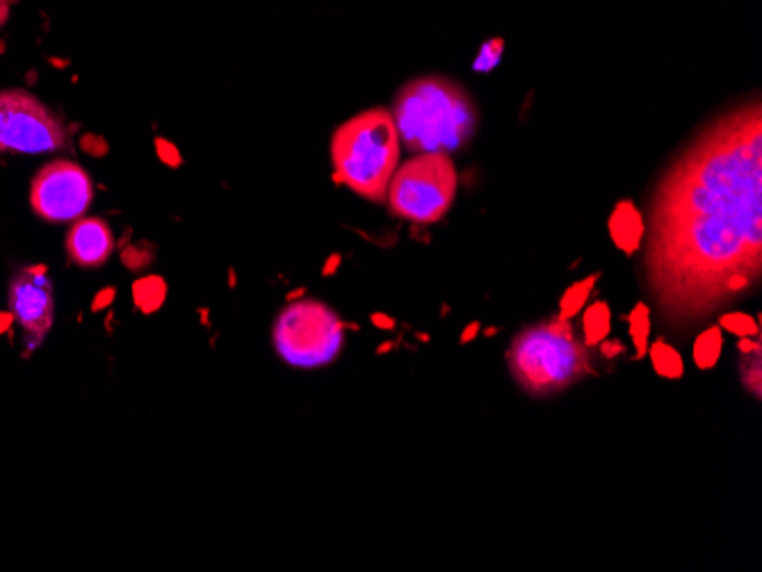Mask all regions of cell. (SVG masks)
Returning a JSON list of instances; mask_svg holds the SVG:
<instances>
[{
	"mask_svg": "<svg viewBox=\"0 0 762 572\" xmlns=\"http://www.w3.org/2000/svg\"><path fill=\"white\" fill-rule=\"evenodd\" d=\"M596 281H599V277H589L586 281H580V283L571 285V288L564 292L562 301H560V315H558V318L571 320L573 315H578V313L582 311V308H584V303L589 301L591 292H594Z\"/></svg>",
	"mask_w": 762,
	"mask_h": 572,
	"instance_id": "2e32d148",
	"label": "cell"
},
{
	"mask_svg": "<svg viewBox=\"0 0 762 572\" xmlns=\"http://www.w3.org/2000/svg\"><path fill=\"white\" fill-rule=\"evenodd\" d=\"M722 349H724V335H722V329L719 327H710L705 329L696 342H694V351H692V357H694V363L696 368L701 370H710L716 365L719 357H722Z\"/></svg>",
	"mask_w": 762,
	"mask_h": 572,
	"instance_id": "4fadbf2b",
	"label": "cell"
},
{
	"mask_svg": "<svg viewBox=\"0 0 762 572\" xmlns=\"http://www.w3.org/2000/svg\"><path fill=\"white\" fill-rule=\"evenodd\" d=\"M514 381L534 398H550L584 379L589 357L569 320L553 318L528 327L507 351Z\"/></svg>",
	"mask_w": 762,
	"mask_h": 572,
	"instance_id": "277c9868",
	"label": "cell"
},
{
	"mask_svg": "<svg viewBox=\"0 0 762 572\" xmlns=\"http://www.w3.org/2000/svg\"><path fill=\"white\" fill-rule=\"evenodd\" d=\"M393 119L400 142L413 153H450L478 128V108L457 82L428 76L407 82L395 97Z\"/></svg>",
	"mask_w": 762,
	"mask_h": 572,
	"instance_id": "7a4b0ae2",
	"label": "cell"
},
{
	"mask_svg": "<svg viewBox=\"0 0 762 572\" xmlns=\"http://www.w3.org/2000/svg\"><path fill=\"white\" fill-rule=\"evenodd\" d=\"M457 169L448 153H418L395 169L387 190L391 212L411 224H434L457 197Z\"/></svg>",
	"mask_w": 762,
	"mask_h": 572,
	"instance_id": "5b68a950",
	"label": "cell"
},
{
	"mask_svg": "<svg viewBox=\"0 0 762 572\" xmlns=\"http://www.w3.org/2000/svg\"><path fill=\"white\" fill-rule=\"evenodd\" d=\"M630 324V338L634 344V351H638V359L646 357L649 351V338H651V311L646 303H638L632 308V313L628 318Z\"/></svg>",
	"mask_w": 762,
	"mask_h": 572,
	"instance_id": "9a60e30c",
	"label": "cell"
},
{
	"mask_svg": "<svg viewBox=\"0 0 762 572\" xmlns=\"http://www.w3.org/2000/svg\"><path fill=\"white\" fill-rule=\"evenodd\" d=\"M646 354H651V361H653V370L664 377V379H681L683 377V359L679 351H675L673 347H669L664 340H658L653 344H649V351Z\"/></svg>",
	"mask_w": 762,
	"mask_h": 572,
	"instance_id": "5bb4252c",
	"label": "cell"
},
{
	"mask_svg": "<svg viewBox=\"0 0 762 572\" xmlns=\"http://www.w3.org/2000/svg\"><path fill=\"white\" fill-rule=\"evenodd\" d=\"M719 329H726L740 338H751L758 335V324L753 318L744 315V313H726L719 320Z\"/></svg>",
	"mask_w": 762,
	"mask_h": 572,
	"instance_id": "e0dca14e",
	"label": "cell"
},
{
	"mask_svg": "<svg viewBox=\"0 0 762 572\" xmlns=\"http://www.w3.org/2000/svg\"><path fill=\"white\" fill-rule=\"evenodd\" d=\"M400 151L402 142L393 114L384 108L363 110L338 126L331 138L335 181L372 203H384L400 167Z\"/></svg>",
	"mask_w": 762,
	"mask_h": 572,
	"instance_id": "3957f363",
	"label": "cell"
},
{
	"mask_svg": "<svg viewBox=\"0 0 762 572\" xmlns=\"http://www.w3.org/2000/svg\"><path fill=\"white\" fill-rule=\"evenodd\" d=\"M10 313L30 347H39L56 322V292L47 268H23L10 281Z\"/></svg>",
	"mask_w": 762,
	"mask_h": 572,
	"instance_id": "9c48e42d",
	"label": "cell"
},
{
	"mask_svg": "<svg viewBox=\"0 0 762 572\" xmlns=\"http://www.w3.org/2000/svg\"><path fill=\"white\" fill-rule=\"evenodd\" d=\"M582 329H584V342L589 347H596L601 344L612 329V313H610V305L605 301H596L591 303L584 318H582Z\"/></svg>",
	"mask_w": 762,
	"mask_h": 572,
	"instance_id": "7c38bea8",
	"label": "cell"
},
{
	"mask_svg": "<svg viewBox=\"0 0 762 572\" xmlns=\"http://www.w3.org/2000/svg\"><path fill=\"white\" fill-rule=\"evenodd\" d=\"M69 147L62 119L26 90L0 92V153H56Z\"/></svg>",
	"mask_w": 762,
	"mask_h": 572,
	"instance_id": "52a82bcc",
	"label": "cell"
},
{
	"mask_svg": "<svg viewBox=\"0 0 762 572\" xmlns=\"http://www.w3.org/2000/svg\"><path fill=\"white\" fill-rule=\"evenodd\" d=\"M277 354L292 368L313 370L341 354L345 327L329 305L302 299L283 308L272 331Z\"/></svg>",
	"mask_w": 762,
	"mask_h": 572,
	"instance_id": "8992f818",
	"label": "cell"
},
{
	"mask_svg": "<svg viewBox=\"0 0 762 572\" xmlns=\"http://www.w3.org/2000/svg\"><path fill=\"white\" fill-rule=\"evenodd\" d=\"M612 235L616 240V244L625 251V253H632V251H638V247L642 244V238H644V222H642V217L638 214V210L630 208L628 203L619 205L614 217H612Z\"/></svg>",
	"mask_w": 762,
	"mask_h": 572,
	"instance_id": "8fae6325",
	"label": "cell"
},
{
	"mask_svg": "<svg viewBox=\"0 0 762 572\" xmlns=\"http://www.w3.org/2000/svg\"><path fill=\"white\" fill-rule=\"evenodd\" d=\"M114 251L112 229L99 217H80L67 233V253L80 268H101Z\"/></svg>",
	"mask_w": 762,
	"mask_h": 572,
	"instance_id": "30bf717a",
	"label": "cell"
},
{
	"mask_svg": "<svg viewBox=\"0 0 762 572\" xmlns=\"http://www.w3.org/2000/svg\"><path fill=\"white\" fill-rule=\"evenodd\" d=\"M94 201V183L78 162L56 160L41 169L30 190V205L44 222L64 224L84 217Z\"/></svg>",
	"mask_w": 762,
	"mask_h": 572,
	"instance_id": "ba28073f",
	"label": "cell"
},
{
	"mask_svg": "<svg viewBox=\"0 0 762 572\" xmlns=\"http://www.w3.org/2000/svg\"><path fill=\"white\" fill-rule=\"evenodd\" d=\"M642 274L669 327L688 329L762 277V108L708 123L662 173L649 208Z\"/></svg>",
	"mask_w": 762,
	"mask_h": 572,
	"instance_id": "6da1fadb",
	"label": "cell"
},
{
	"mask_svg": "<svg viewBox=\"0 0 762 572\" xmlns=\"http://www.w3.org/2000/svg\"><path fill=\"white\" fill-rule=\"evenodd\" d=\"M12 3H14V0H0V26H3V21H6V17H8V10H10Z\"/></svg>",
	"mask_w": 762,
	"mask_h": 572,
	"instance_id": "ac0fdd59",
	"label": "cell"
}]
</instances>
